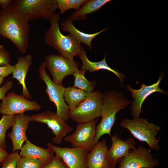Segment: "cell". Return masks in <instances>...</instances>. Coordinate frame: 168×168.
I'll return each mask as SVG.
<instances>
[{
    "mask_svg": "<svg viewBox=\"0 0 168 168\" xmlns=\"http://www.w3.org/2000/svg\"><path fill=\"white\" fill-rule=\"evenodd\" d=\"M41 168H68L63 160L55 155L48 162L44 164Z\"/></svg>",
    "mask_w": 168,
    "mask_h": 168,
    "instance_id": "cell-29",
    "label": "cell"
},
{
    "mask_svg": "<svg viewBox=\"0 0 168 168\" xmlns=\"http://www.w3.org/2000/svg\"><path fill=\"white\" fill-rule=\"evenodd\" d=\"M8 154L5 149L0 147V165H1L2 161Z\"/></svg>",
    "mask_w": 168,
    "mask_h": 168,
    "instance_id": "cell-33",
    "label": "cell"
},
{
    "mask_svg": "<svg viewBox=\"0 0 168 168\" xmlns=\"http://www.w3.org/2000/svg\"><path fill=\"white\" fill-rule=\"evenodd\" d=\"M20 157L18 151H13L4 159L1 164V168H17V164Z\"/></svg>",
    "mask_w": 168,
    "mask_h": 168,
    "instance_id": "cell-28",
    "label": "cell"
},
{
    "mask_svg": "<svg viewBox=\"0 0 168 168\" xmlns=\"http://www.w3.org/2000/svg\"><path fill=\"white\" fill-rule=\"evenodd\" d=\"M30 121V116L23 114L15 115L11 132L8 134L12 143L13 151L21 150L27 140L26 132Z\"/></svg>",
    "mask_w": 168,
    "mask_h": 168,
    "instance_id": "cell-16",
    "label": "cell"
},
{
    "mask_svg": "<svg viewBox=\"0 0 168 168\" xmlns=\"http://www.w3.org/2000/svg\"><path fill=\"white\" fill-rule=\"evenodd\" d=\"M89 93L83 90L69 86L66 88L64 98L70 110L77 106Z\"/></svg>",
    "mask_w": 168,
    "mask_h": 168,
    "instance_id": "cell-23",
    "label": "cell"
},
{
    "mask_svg": "<svg viewBox=\"0 0 168 168\" xmlns=\"http://www.w3.org/2000/svg\"><path fill=\"white\" fill-rule=\"evenodd\" d=\"M15 70V66L9 63L0 66V76L4 78L9 75L12 73Z\"/></svg>",
    "mask_w": 168,
    "mask_h": 168,
    "instance_id": "cell-31",
    "label": "cell"
},
{
    "mask_svg": "<svg viewBox=\"0 0 168 168\" xmlns=\"http://www.w3.org/2000/svg\"><path fill=\"white\" fill-rule=\"evenodd\" d=\"M43 62L52 76V81L58 85H62L64 78L68 75H73L80 65L78 62L67 58L60 54L47 55Z\"/></svg>",
    "mask_w": 168,
    "mask_h": 168,
    "instance_id": "cell-8",
    "label": "cell"
},
{
    "mask_svg": "<svg viewBox=\"0 0 168 168\" xmlns=\"http://www.w3.org/2000/svg\"><path fill=\"white\" fill-rule=\"evenodd\" d=\"M119 168H154L158 165L150 150L139 145L130 150L127 154L119 159Z\"/></svg>",
    "mask_w": 168,
    "mask_h": 168,
    "instance_id": "cell-11",
    "label": "cell"
},
{
    "mask_svg": "<svg viewBox=\"0 0 168 168\" xmlns=\"http://www.w3.org/2000/svg\"><path fill=\"white\" fill-rule=\"evenodd\" d=\"M102 102V94L93 91L77 106L69 110L68 118L78 124L93 121L100 116Z\"/></svg>",
    "mask_w": 168,
    "mask_h": 168,
    "instance_id": "cell-6",
    "label": "cell"
},
{
    "mask_svg": "<svg viewBox=\"0 0 168 168\" xmlns=\"http://www.w3.org/2000/svg\"><path fill=\"white\" fill-rule=\"evenodd\" d=\"M43 62L39 68L40 77L46 85V92L48 95L49 99L55 105L56 107V114L66 121L69 119L68 114L69 109L64 98L66 88L62 85H58L55 84L47 74Z\"/></svg>",
    "mask_w": 168,
    "mask_h": 168,
    "instance_id": "cell-7",
    "label": "cell"
},
{
    "mask_svg": "<svg viewBox=\"0 0 168 168\" xmlns=\"http://www.w3.org/2000/svg\"><path fill=\"white\" fill-rule=\"evenodd\" d=\"M41 106L36 101H30L23 95L11 92L2 100L0 104V113L2 114H23L29 110L39 111Z\"/></svg>",
    "mask_w": 168,
    "mask_h": 168,
    "instance_id": "cell-12",
    "label": "cell"
},
{
    "mask_svg": "<svg viewBox=\"0 0 168 168\" xmlns=\"http://www.w3.org/2000/svg\"><path fill=\"white\" fill-rule=\"evenodd\" d=\"M110 1V0H87L79 9L72 13L69 17L72 21L86 20V15L97 11Z\"/></svg>",
    "mask_w": 168,
    "mask_h": 168,
    "instance_id": "cell-22",
    "label": "cell"
},
{
    "mask_svg": "<svg viewBox=\"0 0 168 168\" xmlns=\"http://www.w3.org/2000/svg\"><path fill=\"white\" fill-rule=\"evenodd\" d=\"M33 58L27 54L17 58V62L14 65L15 70L12 73V78L17 80L22 86L23 96L27 99H30L31 95L26 87L25 79L27 72L33 63Z\"/></svg>",
    "mask_w": 168,
    "mask_h": 168,
    "instance_id": "cell-18",
    "label": "cell"
},
{
    "mask_svg": "<svg viewBox=\"0 0 168 168\" xmlns=\"http://www.w3.org/2000/svg\"><path fill=\"white\" fill-rule=\"evenodd\" d=\"M108 149L105 139L96 144L87 154L86 160L87 168H112L106 158Z\"/></svg>",
    "mask_w": 168,
    "mask_h": 168,
    "instance_id": "cell-17",
    "label": "cell"
},
{
    "mask_svg": "<svg viewBox=\"0 0 168 168\" xmlns=\"http://www.w3.org/2000/svg\"><path fill=\"white\" fill-rule=\"evenodd\" d=\"M62 26L61 29L63 32H68L75 39L80 43H82L88 46L90 49L92 48L91 44L92 40L97 35L106 30L107 28L93 34H87L78 30L74 26L72 21L68 17L63 20L60 23Z\"/></svg>",
    "mask_w": 168,
    "mask_h": 168,
    "instance_id": "cell-20",
    "label": "cell"
},
{
    "mask_svg": "<svg viewBox=\"0 0 168 168\" xmlns=\"http://www.w3.org/2000/svg\"><path fill=\"white\" fill-rule=\"evenodd\" d=\"M15 115L2 114L0 120V147L4 149L7 147L5 141L6 131L12 127Z\"/></svg>",
    "mask_w": 168,
    "mask_h": 168,
    "instance_id": "cell-25",
    "label": "cell"
},
{
    "mask_svg": "<svg viewBox=\"0 0 168 168\" xmlns=\"http://www.w3.org/2000/svg\"><path fill=\"white\" fill-rule=\"evenodd\" d=\"M14 1L13 0H0V9L3 6L12 4Z\"/></svg>",
    "mask_w": 168,
    "mask_h": 168,
    "instance_id": "cell-34",
    "label": "cell"
},
{
    "mask_svg": "<svg viewBox=\"0 0 168 168\" xmlns=\"http://www.w3.org/2000/svg\"><path fill=\"white\" fill-rule=\"evenodd\" d=\"M12 6L29 21L40 18L49 21L58 9L56 0H15Z\"/></svg>",
    "mask_w": 168,
    "mask_h": 168,
    "instance_id": "cell-5",
    "label": "cell"
},
{
    "mask_svg": "<svg viewBox=\"0 0 168 168\" xmlns=\"http://www.w3.org/2000/svg\"><path fill=\"white\" fill-rule=\"evenodd\" d=\"M30 121L45 124L50 128L54 137L51 139L54 143L60 144L66 135L72 131L73 128L66 121L50 110H47L30 116Z\"/></svg>",
    "mask_w": 168,
    "mask_h": 168,
    "instance_id": "cell-10",
    "label": "cell"
},
{
    "mask_svg": "<svg viewBox=\"0 0 168 168\" xmlns=\"http://www.w3.org/2000/svg\"><path fill=\"white\" fill-rule=\"evenodd\" d=\"M120 125L128 129L135 138L146 142L150 147L149 150H160V138L157 139L156 137L159 133L160 126L139 117L132 119H123Z\"/></svg>",
    "mask_w": 168,
    "mask_h": 168,
    "instance_id": "cell-4",
    "label": "cell"
},
{
    "mask_svg": "<svg viewBox=\"0 0 168 168\" xmlns=\"http://www.w3.org/2000/svg\"><path fill=\"white\" fill-rule=\"evenodd\" d=\"M162 78V76H160L157 81L151 85L142 84L141 88L138 89H134L129 85L127 86V90L131 93L134 99L130 108L131 114L133 118L139 117L142 112V104L149 96L155 92L165 93V91L159 87Z\"/></svg>",
    "mask_w": 168,
    "mask_h": 168,
    "instance_id": "cell-14",
    "label": "cell"
},
{
    "mask_svg": "<svg viewBox=\"0 0 168 168\" xmlns=\"http://www.w3.org/2000/svg\"><path fill=\"white\" fill-rule=\"evenodd\" d=\"M46 145L55 155L60 157L68 168H87L86 157L88 152L81 148L59 147L48 142Z\"/></svg>",
    "mask_w": 168,
    "mask_h": 168,
    "instance_id": "cell-13",
    "label": "cell"
},
{
    "mask_svg": "<svg viewBox=\"0 0 168 168\" xmlns=\"http://www.w3.org/2000/svg\"><path fill=\"white\" fill-rule=\"evenodd\" d=\"M60 14H63L70 9L78 10L87 0H56Z\"/></svg>",
    "mask_w": 168,
    "mask_h": 168,
    "instance_id": "cell-26",
    "label": "cell"
},
{
    "mask_svg": "<svg viewBox=\"0 0 168 168\" xmlns=\"http://www.w3.org/2000/svg\"><path fill=\"white\" fill-rule=\"evenodd\" d=\"M13 84L11 81L7 82L2 87H0V100H2L5 97L6 93L13 86Z\"/></svg>",
    "mask_w": 168,
    "mask_h": 168,
    "instance_id": "cell-32",
    "label": "cell"
},
{
    "mask_svg": "<svg viewBox=\"0 0 168 168\" xmlns=\"http://www.w3.org/2000/svg\"><path fill=\"white\" fill-rule=\"evenodd\" d=\"M10 61L9 53L2 45H0V66L9 64Z\"/></svg>",
    "mask_w": 168,
    "mask_h": 168,
    "instance_id": "cell-30",
    "label": "cell"
},
{
    "mask_svg": "<svg viewBox=\"0 0 168 168\" xmlns=\"http://www.w3.org/2000/svg\"><path fill=\"white\" fill-rule=\"evenodd\" d=\"M98 118L88 122L78 124L75 132L66 136L65 141L71 143L72 147L81 148L90 152L96 144L94 138L96 133V124Z\"/></svg>",
    "mask_w": 168,
    "mask_h": 168,
    "instance_id": "cell-9",
    "label": "cell"
},
{
    "mask_svg": "<svg viewBox=\"0 0 168 168\" xmlns=\"http://www.w3.org/2000/svg\"><path fill=\"white\" fill-rule=\"evenodd\" d=\"M103 102L100 115L101 121L96 127L94 138L95 144L102 135L108 134L111 136V131L116 119V115L131 103L122 92L111 91L103 94Z\"/></svg>",
    "mask_w": 168,
    "mask_h": 168,
    "instance_id": "cell-2",
    "label": "cell"
},
{
    "mask_svg": "<svg viewBox=\"0 0 168 168\" xmlns=\"http://www.w3.org/2000/svg\"><path fill=\"white\" fill-rule=\"evenodd\" d=\"M21 149V157H26L41 160L45 163L54 156V153L50 148H43L35 145L28 139Z\"/></svg>",
    "mask_w": 168,
    "mask_h": 168,
    "instance_id": "cell-19",
    "label": "cell"
},
{
    "mask_svg": "<svg viewBox=\"0 0 168 168\" xmlns=\"http://www.w3.org/2000/svg\"><path fill=\"white\" fill-rule=\"evenodd\" d=\"M86 72L85 70H80L78 69L76 70L73 75L75 78L73 86L90 93L94 91L96 82L88 81L84 76Z\"/></svg>",
    "mask_w": 168,
    "mask_h": 168,
    "instance_id": "cell-24",
    "label": "cell"
},
{
    "mask_svg": "<svg viewBox=\"0 0 168 168\" xmlns=\"http://www.w3.org/2000/svg\"><path fill=\"white\" fill-rule=\"evenodd\" d=\"M3 78H4L0 76V87L1 84L3 82Z\"/></svg>",
    "mask_w": 168,
    "mask_h": 168,
    "instance_id": "cell-35",
    "label": "cell"
},
{
    "mask_svg": "<svg viewBox=\"0 0 168 168\" xmlns=\"http://www.w3.org/2000/svg\"><path fill=\"white\" fill-rule=\"evenodd\" d=\"M45 163L40 160L21 157L17 164V168H41Z\"/></svg>",
    "mask_w": 168,
    "mask_h": 168,
    "instance_id": "cell-27",
    "label": "cell"
},
{
    "mask_svg": "<svg viewBox=\"0 0 168 168\" xmlns=\"http://www.w3.org/2000/svg\"><path fill=\"white\" fill-rule=\"evenodd\" d=\"M111 137L112 144L107 151L106 158L111 167L114 168L119 159L126 156L130 150L136 148V143L132 138L124 141L118 138L116 134Z\"/></svg>",
    "mask_w": 168,
    "mask_h": 168,
    "instance_id": "cell-15",
    "label": "cell"
},
{
    "mask_svg": "<svg viewBox=\"0 0 168 168\" xmlns=\"http://www.w3.org/2000/svg\"><path fill=\"white\" fill-rule=\"evenodd\" d=\"M81 60L82 64L81 68V70H85L90 72L97 71L103 69L111 72L116 75L119 79L121 83H123L124 79L126 76L125 75L115 69L111 68L107 63L105 56L103 59L98 62L90 61L87 58L86 52L82 48V51L78 56Z\"/></svg>",
    "mask_w": 168,
    "mask_h": 168,
    "instance_id": "cell-21",
    "label": "cell"
},
{
    "mask_svg": "<svg viewBox=\"0 0 168 168\" xmlns=\"http://www.w3.org/2000/svg\"><path fill=\"white\" fill-rule=\"evenodd\" d=\"M12 4L3 6L0 11V35L10 40L24 54L29 47V21L14 8Z\"/></svg>",
    "mask_w": 168,
    "mask_h": 168,
    "instance_id": "cell-1",
    "label": "cell"
},
{
    "mask_svg": "<svg viewBox=\"0 0 168 168\" xmlns=\"http://www.w3.org/2000/svg\"><path fill=\"white\" fill-rule=\"evenodd\" d=\"M60 14L56 13L49 21L50 26L44 33V40L61 55L73 61L74 56L80 54L83 47L69 34L64 35L61 33L59 26Z\"/></svg>",
    "mask_w": 168,
    "mask_h": 168,
    "instance_id": "cell-3",
    "label": "cell"
}]
</instances>
